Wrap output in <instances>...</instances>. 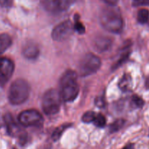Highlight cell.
I'll return each mask as SVG.
<instances>
[{
    "instance_id": "4fadbf2b",
    "label": "cell",
    "mask_w": 149,
    "mask_h": 149,
    "mask_svg": "<svg viewBox=\"0 0 149 149\" xmlns=\"http://www.w3.org/2000/svg\"><path fill=\"white\" fill-rule=\"evenodd\" d=\"M132 85V78L129 74H125L119 83V87L123 92H127L131 90Z\"/></svg>"
},
{
    "instance_id": "9a60e30c",
    "label": "cell",
    "mask_w": 149,
    "mask_h": 149,
    "mask_svg": "<svg viewBox=\"0 0 149 149\" xmlns=\"http://www.w3.org/2000/svg\"><path fill=\"white\" fill-rule=\"evenodd\" d=\"M71 124H64L62 125L61 126L58 127V128L55 130L53 132H52V138L54 141H57L60 139V138L61 137L62 134L65 132V130L68 128H69V127L71 126Z\"/></svg>"
},
{
    "instance_id": "83f0119b",
    "label": "cell",
    "mask_w": 149,
    "mask_h": 149,
    "mask_svg": "<svg viewBox=\"0 0 149 149\" xmlns=\"http://www.w3.org/2000/svg\"><path fill=\"white\" fill-rule=\"evenodd\" d=\"M146 87L147 89H148L149 90V77L148 78L146 79Z\"/></svg>"
},
{
    "instance_id": "277c9868",
    "label": "cell",
    "mask_w": 149,
    "mask_h": 149,
    "mask_svg": "<svg viewBox=\"0 0 149 149\" xmlns=\"http://www.w3.org/2000/svg\"><path fill=\"white\" fill-rule=\"evenodd\" d=\"M61 95L55 89H50L45 92L42 97V106L43 111L48 116L56 114L58 113L61 106Z\"/></svg>"
},
{
    "instance_id": "3957f363",
    "label": "cell",
    "mask_w": 149,
    "mask_h": 149,
    "mask_svg": "<svg viewBox=\"0 0 149 149\" xmlns=\"http://www.w3.org/2000/svg\"><path fill=\"white\" fill-rule=\"evenodd\" d=\"M30 85L24 79H17L10 85L8 100L13 105H20L26 102L30 95Z\"/></svg>"
},
{
    "instance_id": "9c48e42d",
    "label": "cell",
    "mask_w": 149,
    "mask_h": 149,
    "mask_svg": "<svg viewBox=\"0 0 149 149\" xmlns=\"http://www.w3.org/2000/svg\"><path fill=\"white\" fill-rule=\"evenodd\" d=\"M4 123L7 127V132L11 136L17 137L19 142L21 145H24L27 141V135L23 132L17 123L15 122L14 119L10 114H7L4 117Z\"/></svg>"
},
{
    "instance_id": "f1b7e54d",
    "label": "cell",
    "mask_w": 149,
    "mask_h": 149,
    "mask_svg": "<svg viewBox=\"0 0 149 149\" xmlns=\"http://www.w3.org/2000/svg\"><path fill=\"white\" fill-rule=\"evenodd\" d=\"M3 124H4V118L1 117V116L0 115V128L1 127V126L3 125Z\"/></svg>"
},
{
    "instance_id": "8fae6325",
    "label": "cell",
    "mask_w": 149,
    "mask_h": 149,
    "mask_svg": "<svg viewBox=\"0 0 149 149\" xmlns=\"http://www.w3.org/2000/svg\"><path fill=\"white\" fill-rule=\"evenodd\" d=\"M39 48L33 42H28L22 49V54L29 60H35L39 55Z\"/></svg>"
},
{
    "instance_id": "d6986e66",
    "label": "cell",
    "mask_w": 149,
    "mask_h": 149,
    "mask_svg": "<svg viewBox=\"0 0 149 149\" xmlns=\"http://www.w3.org/2000/svg\"><path fill=\"white\" fill-rule=\"evenodd\" d=\"M96 116V113L93 111H87L83 114L81 117V120L84 123H93L95 117Z\"/></svg>"
},
{
    "instance_id": "ffe728a7",
    "label": "cell",
    "mask_w": 149,
    "mask_h": 149,
    "mask_svg": "<svg viewBox=\"0 0 149 149\" xmlns=\"http://www.w3.org/2000/svg\"><path fill=\"white\" fill-rule=\"evenodd\" d=\"M130 52L128 50H127L125 53L122 54V56H121L120 58L119 59V61H118L117 62L114 64V65H113V69H115V68H117L118 67L120 66L122 64H123L124 63H125V61L128 59V58H129V56H130Z\"/></svg>"
},
{
    "instance_id": "f546056e",
    "label": "cell",
    "mask_w": 149,
    "mask_h": 149,
    "mask_svg": "<svg viewBox=\"0 0 149 149\" xmlns=\"http://www.w3.org/2000/svg\"><path fill=\"white\" fill-rule=\"evenodd\" d=\"M14 149H15V148H14Z\"/></svg>"
},
{
    "instance_id": "7a4b0ae2",
    "label": "cell",
    "mask_w": 149,
    "mask_h": 149,
    "mask_svg": "<svg viewBox=\"0 0 149 149\" xmlns=\"http://www.w3.org/2000/svg\"><path fill=\"white\" fill-rule=\"evenodd\" d=\"M60 95L65 102L74 101L79 93L77 74L73 70H67L60 80Z\"/></svg>"
},
{
    "instance_id": "30bf717a",
    "label": "cell",
    "mask_w": 149,
    "mask_h": 149,
    "mask_svg": "<svg viewBox=\"0 0 149 149\" xmlns=\"http://www.w3.org/2000/svg\"><path fill=\"white\" fill-rule=\"evenodd\" d=\"M14 63L7 58H0V85L5 84L13 76Z\"/></svg>"
},
{
    "instance_id": "5b68a950",
    "label": "cell",
    "mask_w": 149,
    "mask_h": 149,
    "mask_svg": "<svg viewBox=\"0 0 149 149\" xmlns=\"http://www.w3.org/2000/svg\"><path fill=\"white\" fill-rule=\"evenodd\" d=\"M101 66V61L97 55L87 53L83 57L79 65V74L81 77H88L95 74Z\"/></svg>"
},
{
    "instance_id": "44dd1931",
    "label": "cell",
    "mask_w": 149,
    "mask_h": 149,
    "mask_svg": "<svg viewBox=\"0 0 149 149\" xmlns=\"http://www.w3.org/2000/svg\"><path fill=\"white\" fill-rule=\"evenodd\" d=\"M132 102L134 106L137 108H142L144 105V100L137 95H134L132 96Z\"/></svg>"
},
{
    "instance_id": "7c38bea8",
    "label": "cell",
    "mask_w": 149,
    "mask_h": 149,
    "mask_svg": "<svg viewBox=\"0 0 149 149\" xmlns=\"http://www.w3.org/2000/svg\"><path fill=\"white\" fill-rule=\"evenodd\" d=\"M111 46V41L106 36H99L95 40V47L100 52L108 50Z\"/></svg>"
},
{
    "instance_id": "2e32d148",
    "label": "cell",
    "mask_w": 149,
    "mask_h": 149,
    "mask_svg": "<svg viewBox=\"0 0 149 149\" xmlns=\"http://www.w3.org/2000/svg\"><path fill=\"white\" fill-rule=\"evenodd\" d=\"M149 20V11L147 9H141L138 13V21L141 24H145Z\"/></svg>"
},
{
    "instance_id": "d4e9b609",
    "label": "cell",
    "mask_w": 149,
    "mask_h": 149,
    "mask_svg": "<svg viewBox=\"0 0 149 149\" xmlns=\"http://www.w3.org/2000/svg\"><path fill=\"white\" fill-rule=\"evenodd\" d=\"M10 4V0H0V5L2 7H7Z\"/></svg>"
},
{
    "instance_id": "4316f807",
    "label": "cell",
    "mask_w": 149,
    "mask_h": 149,
    "mask_svg": "<svg viewBox=\"0 0 149 149\" xmlns=\"http://www.w3.org/2000/svg\"><path fill=\"white\" fill-rule=\"evenodd\" d=\"M122 149H134V145L133 144H128Z\"/></svg>"
},
{
    "instance_id": "6da1fadb",
    "label": "cell",
    "mask_w": 149,
    "mask_h": 149,
    "mask_svg": "<svg viewBox=\"0 0 149 149\" xmlns=\"http://www.w3.org/2000/svg\"><path fill=\"white\" fill-rule=\"evenodd\" d=\"M101 26L108 31L119 33L123 29V19L120 11L115 6H107L102 9L99 15Z\"/></svg>"
},
{
    "instance_id": "7402d4cb",
    "label": "cell",
    "mask_w": 149,
    "mask_h": 149,
    "mask_svg": "<svg viewBox=\"0 0 149 149\" xmlns=\"http://www.w3.org/2000/svg\"><path fill=\"white\" fill-rule=\"evenodd\" d=\"M74 30L78 32L80 34H83L85 32V28H84V26H83L81 22L77 20L74 25Z\"/></svg>"
},
{
    "instance_id": "8992f818",
    "label": "cell",
    "mask_w": 149,
    "mask_h": 149,
    "mask_svg": "<svg viewBox=\"0 0 149 149\" xmlns=\"http://www.w3.org/2000/svg\"><path fill=\"white\" fill-rule=\"evenodd\" d=\"M76 0H42V6L49 13L59 14L68 10Z\"/></svg>"
},
{
    "instance_id": "603a6c76",
    "label": "cell",
    "mask_w": 149,
    "mask_h": 149,
    "mask_svg": "<svg viewBox=\"0 0 149 149\" xmlns=\"http://www.w3.org/2000/svg\"><path fill=\"white\" fill-rule=\"evenodd\" d=\"M132 4L135 7L149 6V0H132Z\"/></svg>"
},
{
    "instance_id": "52a82bcc",
    "label": "cell",
    "mask_w": 149,
    "mask_h": 149,
    "mask_svg": "<svg viewBox=\"0 0 149 149\" xmlns=\"http://www.w3.org/2000/svg\"><path fill=\"white\" fill-rule=\"evenodd\" d=\"M18 121L24 127L41 126L43 124V117L39 111L29 109L21 112L18 116Z\"/></svg>"
},
{
    "instance_id": "484cf974",
    "label": "cell",
    "mask_w": 149,
    "mask_h": 149,
    "mask_svg": "<svg viewBox=\"0 0 149 149\" xmlns=\"http://www.w3.org/2000/svg\"><path fill=\"white\" fill-rule=\"evenodd\" d=\"M104 102H103V99L102 98H97V102H96V105L99 107H103Z\"/></svg>"
},
{
    "instance_id": "ac0fdd59",
    "label": "cell",
    "mask_w": 149,
    "mask_h": 149,
    "mask_svg": "<svg viewBox=\"0 0 149 149\" xmlns=\"http://www.w3.org/2000/svg\"><path fill=\"white\" fill-rule=\"evenodd\" d=\"M125 125V120L124 119H117L115 122H113L111 125H110V132H117L118 130L121 129Z\"/></svg>"
},
{
    "instance_id": "5bb4252c",
    "label": "cell",
    "mask_w": 149,
    "mask_h": 149,
    "mask_svg": "<svg viewBox=\"0 0 149 149\" xmlns=\"http://www.w3.org/2000/svg\"><path fill=\"white\" fill-rule=\"evenodd\" d=\"M11 37L7 33L0 34V54H2L11 46Z\"/></svg>"
},
{
    "instance_id": "cb8c5ba5",
    "label": "cell",
    "mask_w": 149,
    "mask_h": 149,
    "mask_svg": "<svg viewBox=\"0 0 149 149\" xmlns=\"http://www.w3.org/2000/svg\"><path fill=\"white\" fill-rule=\"evenodd\" d=\"M101 1L108 4V6H115L118 3L119 0H101Z\"/></svg>"
},
{
    "instance_id": "ba28073f",
    "label": "cell",
    "mask_w": 149,
    "mask_h": 149,
    "mask_svg": "<svg viewBox=\"0 0 149 149\" xmlns=\"http://www.w3.org/2000/svg\"><path fill=\"white\" fill-rule=\"evenodd\" d=\"M74 31L72 23L70 20H65L54 28L52 31V38L56 42H63L68 39Z\"/></svg>"
},
{
    "instance_id": "e0dca14e",
    "label": "cell",
    "mask_w": 149,
    "mask_h": 149,
    "mask_svg": "<svg viewBox=\"0 0 149 149\" xmlns=\"http://www.w3.org/2000/svg\"><path fill=\"white\" fill-rule=\"evenodd\" d=\"M93 123L94 124L95 126L97 127H103L106 125V117L101 113H96V116Z\"/></svg>"
}]
</instances>
